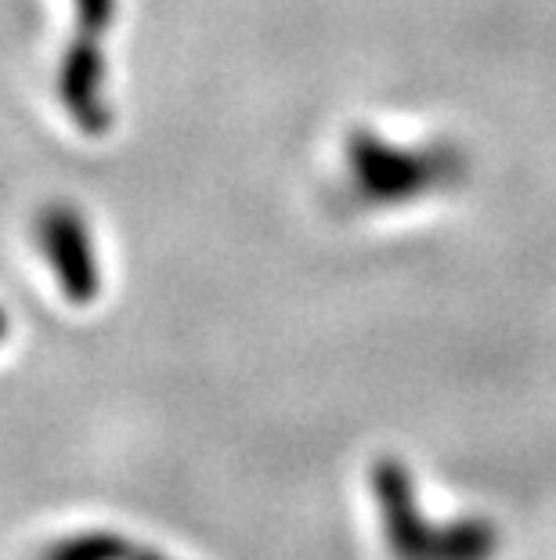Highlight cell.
I'll return each mask as SVG.
<instances>
[{
  "instance_id": "obj_6",
  "label": "cell",
  "mask_w": 556,
  "mask_h": 560,
  "mask_svg": "<svg viewBox=\"0 0 556 560\" xmlns=\"http://www.w3.org/2000/svg\"><path fill=\"white\" fill-rule=\"evenodd\" d=\"M123 560H170V557H163V553H156V550H138V546H130Z\"/></svg>"
},
{
  "instance_id": "obj_3",
  "label": "cell",
  "mask_w": 556,
  "mask_h": 560,
  "mask_svg": "<svg viewBox=\"0 0 556 560\" xmlns=\"http://www.w3.org/2000/svg\"><path fill=\"white\" fill-rule=\"evenodd\" d=\"M76 37L58 69V98L84 135L102 138L113 124L109 102H105L102 37L113 26L116 0H76Z\"/></svg>"
},
{
  "instance_id": "obj_2",
  "label": "cell",
  "mask_w": 556,
  "mask_h": 560,
  "mask_svg": "<svg viewBox=\"0 0 556 560\" xmlns=\"http://www.w3.org/2000/svg\"><path fill=\"white\" fill-rule=\"evenodd\" d=\"M343 160L354 196L365 207H409L456 188L470 171L466 152L456 141L398 145L369 127L351 130L343 141Z\"/></svg>"
},
{
  "instance_id": "obj_1",
  "label": "cell",
  "mask_w": 556,
  "mask_h": 560,
  "mask_svg": "<svg viewBox=\"0 0 556 560\" xmlns=\"http://www.w3.org/2000/svg\"><path fill=\"white\" fill-rule=\"evenodd\" d=\"M369 492L390 560H495L502 550V532L492 517H427L416 478L394 456L369 467Z\"/></svg>"
},
{
  "instance_id": "obj_4",
  "label": "cell",
  "mask_w": 556,
  "mask_h": 560,
  "mask_svg": "<svg viewBox=\"0 0 556 560\" xmlns=\"http://www.w3.org/2000/svg\"><path fill=\"white\" fill-rule=\"evenodd\" d=\"M40 246L47 265L55 268L58 285L73 304H87L102 293L98 257L91 249L84 218L73 207H47L40 213Z\"/></svg>"
},
{
  "instance_id": "obj_5",
  "label": "cell",
  "mask_w": 556,
  "mask_h": 560,
  "mask_svg": "<svg viewBox=\"0 0 556 560\" xmlns=\"http://www.w3.org/2000/svg\"><path fill=\"white\" fill-rule=\"evenodd\" d=\"M130 550V542L120 535L109 532H94V535H76V539H66L51 546L44 553V560H123Z\"/></svg>"
},
{
  "instance_id": "obj_7",
  "label": "cell",
  "mask_w": 556,
  "mask_h": 560,
  "mask_svg": "<svg viewBox=\"0 0 556 560\" xmlns=\"http://www.w3.org/2000/svg\"><path fill=\"white\" fill-rule=\"evenodd\" d=\"M4 332H8V315L0 312V340H4Z\"/></svg>"
}]
</instances>
